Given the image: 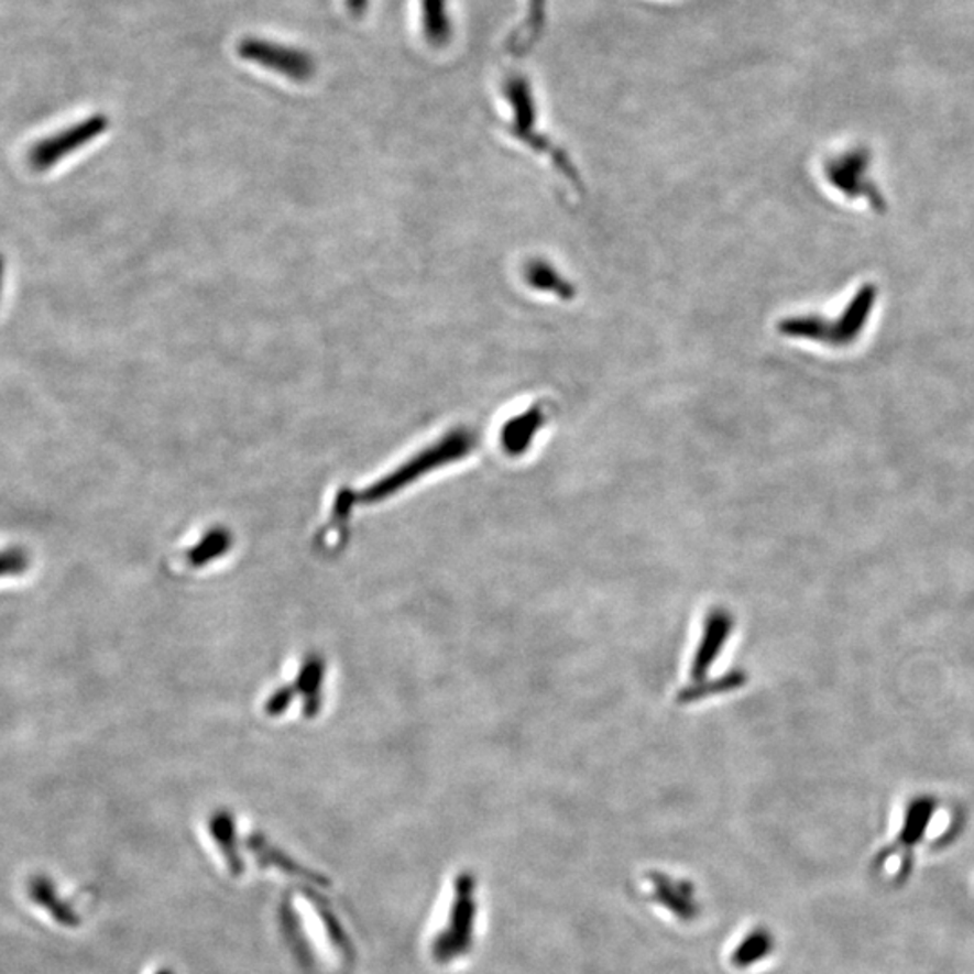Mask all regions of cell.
<instances>
[{"mask_svg": "<svg viewBox=\"0 0 974 974\" xmlns=\"http://www.w3.org/2000/svg\"><path fill=\"white\" fill-rule=\"evenodd\" d=\"M420 22L426 41L442 47L451 41V21L446 0H420Z\"/></svg>", "mask_w": 974, "mask_h": 974, "instance_id": "cell-8", "label": "cell"}, {"mask_svg": "<svg viewBox=\"0 0 974 974\" xmlns=\"http://www.w3.org/2000/svg\"><path fill=\"white\" fill-rule=\"evenodd\" d=\"M160 974H172V973H168V971H161Z\"/></svg>", "mask_w": 974, "mask_h": 974, "instance_id": "cell-12", "label": "cell"}, {"mask_svg": "<svg viewBox=\"0 0 974 974\" xmlns=\"http://www.w3.org/2000/svg\"><path fill=\"white\" fill-rule=\"evenodd\" d=\"M473 446H475V439H473V435L470 431H451L450 435H446L445 439L439 440L437 445L408 460L406 464L401 466L400 470H395L386 479L380 480L377 484L372 485L370 490L365 491L363 496H365V500H370V502L381 500L383 496L405 488L408 482L419 479L420 475H425V473L434 470L437 466H445L448 462H453V460L462 459V457H466V455L473 450Z\"/></svg>", "mask_w": 974, "mask_h": 974, "instance_id": "cell-3", "label": "cell"}, {"mask_svg": "<svg viewBox=\"0 0 974 974\" xmlns=\"http://www.w3.org/2000/svg\"><path fill=\"white\" fill-rule=\"evenodd\" d=\"M933 800L915 801L909 809L908 818H906L905 830L900 834V841L905 844H913L924 834L926 827L930 823L931 814H933Z\"/></svg>", "mask_w": 974, "mask_h": 974, "instance_id": "cell-10", "label": "cell"}, {"mask_svg": "<svg viewBox=\"0 0 974 974\" xmlns=\"http://www.w3.org/2000/svg\"><path fill=\"white\" fill-rule=\"evenodd\" d=\"M2 276H4V260L0 256V291H2Z\"/></svg>", "mask_w": 974, "mask_h": 974, "instance_id": "cell-11", "label": "cell"}, {"mask_svg": "<svg viewBox=\"0 0 974 974\" xmlns=\"http://www.w3.org/2000/svg\"><path fill=\"white\" fill-rule=\"evenodd\" d=\"M875 302H877V289H875V285L868 284L855 293L849 307L844 309L840 320L834 325L809 316V318H795V320L785 321L781 329L785 335L814 338L816 341H829L832 346H850L865 332Z\"/></svg>", "mask_w": 974, "mask_h": 974, "instance_id": "cell-1", "label": "cell"}, {"mask_svg": "<svg viewBox=\"0 0 974 974\" xmlns=\"http://www.w3.org/2000/svg\"><path fill=\"white\" fill-rule=\"evenodd\" d=\"M240 58L287 76L289 80L305 81L315 75V61L307 53L278 42L245 39L239 45Z\"/></svg>", "mask_w": 974, "mask_h": 974, "instance_id": "cell-4", "label": "cell"}, {"mask_svg": "<svg viewBox=\"0 0 974 974\" xmlns=\"http://www.w3.org/2000/svg\"><path fill=\"white\" fill-rule=\"evenodd\" d=\"M475 889V875L470 872H462L455 880L450 922L434 940V956L439 964H448L471 951L477 917Z\"/></svg>", "mask_w": 974, "mask_h": 974, "instance_id": "cell-2", "label": "cell"}, {"mask_svg": "<svg viewBox=\"0 0 974 974\" xmlns=\"http://www.w3.org/2000/svg\"><path fill=\"white\" fill-rule=\"evenodd\" d=\"M107 130V120L103 116H92L89 120L80 121L70 129L62 130L58 134L51 135L41 141L30 152V163L35 171H50L58 161L95 141L98 135Z\"/></svg>", "mask_w": 974, "mask_h": 974, "instance_id": "cell-5", "label": "cell"}, {"mask_svg": "<svg viewBox=\"0 0 974 974\" xmlns=\"http://www.w3.org/2000/svg\"><path fill=\"white\" fill-rule=\"evenodd\" d=\"M773 950H775V937L767 928H755L733 951L731 964L735 965L736 970H747L751 965L762 962L765 956H769Z\"/></svg>", "mask_w": 974, "mask_h": 974, "instance_id": "cell-9", "label": "cell"}, {"mask_svg": "<svg viewBox=\"0 0 974 974\" xmlns=\"http://www.w3.org/2000/svg\"><path fill=\"white\" fill-rule=\"evenodd\" d=\"M868 166V154L865 151H849L846 154L830 161L827 175L835 188L844 194H857L863 191V180Z\"/></svg>", "mask_w": 974, "mask_h": 974, "instance_id": "cell-7", "label": "cell"}, {"mask_svg": "<svg viewBox=\"0 0 974 974\" xmlns=\"http://www.w3.org/2000/svg\"><path fill=\"white\" fill-rule=\"evenodd\" d=\"M652 897L657 905L668 909L680 922H693L700 913V906L690 880L674 879L663 872H649Z\"/></svg>", "mask_w": 974, "mask_h": 974, "instance_id": "cell-6", "label": "cell"}]
</instances>
